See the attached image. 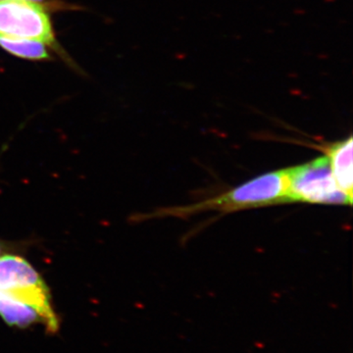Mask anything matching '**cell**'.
<instances>
[{
    "mask_svg": "<svg viewBox=\"0 0 353 353\" xmlns=\"http://www.w3.org/2000/svg\"><path fill=\"white\" fill-rule=\"evenodd\" d=\"M285 203H289L288 170L283 169L256 176L219 196L190 205L163 209L157 216L187 218L205 211L234 212Z\"/></svg>",
    "mask_w": 353,
    "mask_h": 353,
    "instance_id": "cell-1",
    "label": "cell"
},
{
    "mask_svg": "<svg viewBox=\"0 0 353 353\" xmlns=\"http://www.w3.org/2000/svg\"><path fill=\"white\" fill-rule=\"evenodd\" d=\"M0 290L11 299L34 308L50 333L59 329L50 288L38 271L24 257L14 252L0 256Z\"/></svg>",
    "mask_w": 353,
    "mask_h": 353,
    "instance_id": "cell-2",
    "label": "cell"
},
{
    "mask_svg": "<svg viewBox=\"0 0 353 353\" xmlns=\"http://www.w3.org/2000/svg\"><path fill=\"white\" fill-rule=\"evenodd\" d=\"M287 170L289 203L352 205V199L343 194L334 182L325 155Z\"/></svg>",
    "mask_w": 353,
    "mask_h": 353,
    "instance_id": "cell-3",
    "label": "cell"
},
{
    "mask_svg": "<svg viewBox=\"0 0 353 353\" xmlns=\"http://www.w3.org/2000/svg\"><path fill=\"white\" fill-rule=\"evenodd\" d=\"M50 11L43 6L17 0H0V34L43 41L68 60L57 43Z\"/></svg>",
    "mask_w": 353,
    "mask_h": 353,
    "instance_id": "cell-4",
    "label": "cell"
},
{
    "mask_svg": "<svg viewBox=\"0 0 353 353\" xmlns=\"http://www.w3.org/2000/svg\"><path fill=\"white\" fill-rule=\"evenodd\" d=\"M352 137L336 143L322 145L325 157L328 158L332 174L339 189L350 199L353 196Z\"/></svg>",
    "mask_w": 353,
    "mask_h": 353,
    "instance_id": "cell-5",
    "label": "cell"
},
{
    "mask_svg": "<svg viewBox=\"0 0 353 353\" xmlns=\"http://www.w3.org/2000/svg\"><path fill=\"white\" fill-rule=\"evenodd\" d=\"M0 317L8 326L29 328L34 324H43L41 316L34 308L11 299L0 290Z\"/></svg>",
    "mask_w": 353,
    "mask_h": 353,
    "instance_id": "cell-6",
    "label": "cell"
},
{
    "mask_svg": "<svg viewBox=\"0 0 353 353\" xmlns=\"http://www.w3.org/2000/svg\"><path fill=\"white\" fill-rule=\"evenodd\" d=\"M0 48L9 54L22 58V59L32 60V61L52 59L48 50L50 46L37 39L15 38V37L0 34Z\"/></svg>",
    "mask_w": 353,
    "mask_h": 353,
    "instance_id": "cell-7",
    "label": "cell"
},
{
    "mask_svg": "<svg viewBox=\"0 0 353 353\" xmlns=\"http://www.w3.org/2000/svg\"><path fill=\"white\" fill-rule=\"evenodd\" d=\"M17 1H27L32 2V3L39 4L43 6L48 9V11H52V12H57V11L70 10L72 8V6L66 3V2L62 1V0H17Z\"/></svg>",
    "mask_w": 353,
    "mask_h": 353,
    "instance_id": "cell-8",
    "label": "cell"
},
{
    "mask_svg": "<svg viewBox=\"0 0 353 353\" xmlns=\"http://www.w3.org/2000/svg\"><path fill=\"white\" fill-rule=\"evenodd\" d=\"M22 245L16 243H10V241L0 240V256L8 252H15L18 248Z\"/></svg>",
    "mask_w": 353,
    "mask_h": 353,
    "instance_id": "cell-9",
    "label": "cell"
}]
</instances>
